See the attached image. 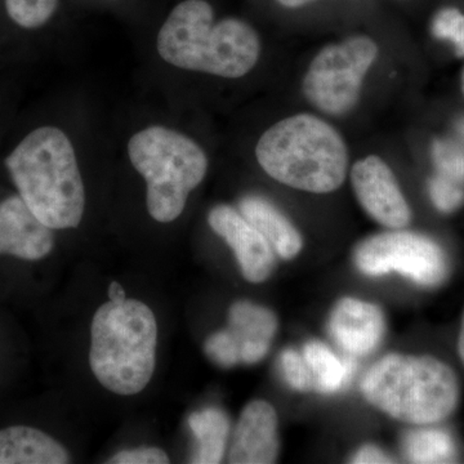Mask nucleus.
Instances as JSON below:
<instances>
[{
    "mask_svg": "<svg viewBox=\"0 0 464 464\" xmlns=\"http://www.w3.org/2000/svg\"><path fill=\"white\" fill-rule=\"evenodd\" d=\"M16 194L52 230L75 228L84 215L83 179L72 142L56 127H41L24 137L5 158Z\"/></svg>",
    "mask_w": 464,
    "mask_h": 464,
    "instance_id": "f257e3e1",
    "label": "nucleus"
},
{
    "mask_svg": "<svg viewBox=\"0 0 464 464\" xmlns=\"http://www.w3.org/2000/svg\"><path fill=\"white\" fill-rule=\"evenodd\" d=\"M259 51L257 33L248 24L227 18L213 25L206 0L179 3L158 35L159 54L170 65L224 78L248 74Z\"/></svg>",
    "mask_w": 464,
    "mask_h": 464,
    "instance_id": "f03ea898",
    "label": "nucleus"
},
{
    "mask_svg": "<svg viewBox=\"0 0 464 464\" xmlns=\"http://www.w3.org/2000/svg\"><path fill=\"white\" fill-rule=\"evenodd\" d=\"M256 155L266 173L297 190L328 194L346 179L343 140L314 115L290 116L275 124L259 140Z\"/></svg>",
    "mask_w": 464,
    "mask_h": 464,
    "instance_id": "7ed1b4c3",
    "label": "nucleus"
},
{
    "mask_svg": "<svg viewBox=\"0 0 464 464\" xmlns=\"http://www.w3.org/2000/svg\"><path fill=\"white\" fill-rule=\"evenodd\" d=\"M157 341V319L148 304L136 299L106 302L91 325L94 377L116 395H137L154 374Z\"/></svg>",
    "mask_w": 464,
    "mask_h": 464,
    "instance_id": "20e7f679",
    "label": "nucleus"
},
{
    "mask_svg": "<svg viewBox=\"0 0 464 464\" xmlns=\"http://www.w3.org/2000/svg\"><path fill=\"white\" fill-rule=\"evenodd\" d=\"M362 392L383 413L417 426L441 422L459 399L456 374L447 364L400 353L384 356L366 372Z\"/></svg>",
    "mask_w": 464,
    "mask_h": 464,
    "instance_id": "39448f33",
    "label": "nucleus"
},
{
    "mask_svg": "<svg viewBox=\"0 0 464 464\" xmlns=\"http://www.w3.org/2000/svg\"><path fill=\"white\" fill-rule=\"evenodd\" d=\"M128 154L148 183L150 216L161 224L179 218L188 195L206 177L208 159L188 137L164 127L134 134Z\"/></svg>",
    "mask_w": 464,
    "mask_h": 464,
    "instance_id": "423d86ee",
    "label": "nucleus"
},
{
    "mask_svg": "<svg viewBox=\"0 0 464 464\" xmlns=\"http://www.w3.org/2000/svg\"><path fill=\"white\" fill-rule=\"evenodd\" d=\"M377 56V44L368 36L324 48L304 81L307 100L326 114H346L356 105L362 81Z\"/></svg>",
    "mask_w": 464,
    "mask_h": 464,
    "instance_id": "0eeeda50",
    "label": "nucleus"
},
{
    "mask_svg": "<svg viewBox=\"0 0 464 464\" xmlns=\"http://www.w3.org/2000/svg\"><path fill=\"white\" fill-rule=\"evenodd\" d=\"M355 262L360 271L371 276L390 273L404 275L420 285L444 282L448 259L438 243L408 231L384 232L357 246Z\"/></svg>",
    "mask_w": 464,
    "mask_h": 464,
    "instance_id": "6e6552de",
    "label": "nucleus"
},
{
    "mask_svg": "<svg viewBox=\"0 0 464 464\" xmlns=\"http://www.w3.org/2000/svg\"><path fill=\"white\" fill-rule=\"evenodd\" d=\"M353 190L365 212L389 228L405 227L411 212L389 166L378 157L357 161L351 170Z\"/></svg>",
    "mask_w": 464,
    "mask_h": 464,
    "instance_id": "1a4fd4ad",
    "label": "nucleus"
},
{
    "mask_svg": "<svg viewBox=\"0 0 464 464\" xmlns=\"http://www.w3.org/2000/svg\"><path fill=\"white\" fill-rule=\"evenodd\" d=\"M208 224L234 250L243 276L250 283H264L275 266L274 248L267 239L237 209L217 206Z\"/></svg>",
    "mask_w": 464,
    "mask_h": 464,
    "instance_id": "9d476101",
    "label": "nucleus"
},
{
    "mask_svg": "<svg viewBox=\"0 0 464 464\" xmlns=\"http://www.w3.org/2000/svg\"><path fill=\"white\" fill-rule=\"evenodd\" d=\"M54 234L36 218L20 195L0 200V258L39 262L51 255Z\"/></svg>",
    "mask_w": 464,
    "mask_h": 464,
    "instance_id": "9b49d317",
    "label": "nucleus"
},
{
    "mask_svg": "<svg viewBox=\"0 0 464 464\" xmlns=\"http://www.w3.org/2000/svg\"><path fill=\"white\" fill-rule=\"evenodd\" d=\"M277 415L264 400L250 402L241 411L235 430L228 462L232 464H271L279 456Z\"/></svg>",
    "mask_w": 464,
    "mask_h": 464,
    "instance_id": "f8f14e48",
    "label": "nucleus"
},
{
    "mask_svg": "<svg viewBox=\"0 0 464 464\" xmlns=\"http://www.w3.org/2000/svg\"><path fill=\"white\" fill-rule=\"evenodd\" d=\"M384 316L374 304L343 298L333 308L329 333L335 343L351 356L373 353L383 338Z\"/></svg>",
    "mask_w": 464,
    "mask_h": 464,
    "instance_id": "ddd939ff",
    "label": "nucleus"
},
{
    "mask_svg": "<svg viewBox=\"0 0 464 464\" xmlns=\"http://www.w3.org/2000/svg\"><path fill=\"white\" fill-rule=\"evenodd\" d=\"M228 331L240 347V362L256 364L261 362L277 331V319L273 311L248 301L232 304L228 311Z\"/></svg>",
    "mask_w": 464,
    "mask_h": 464,
    "instance_id": "4468645a",
    "label": "nucleus"
},
{
    "mask_svg": "<svg viewBox=\"0 0 464 464\" xmlns=\"http://www.w3.org/2000/svg\"><path fill=\"white\" fill-rule=\"evenodd\" d=\"M63 445L47 432L25 424L0 429V464H66Z\"/></svg>",
    "mask_w": 464,
    "mask_h": 464,
    "instance_id": "2eb2a0df",
    "label": "nucleus"
},
{
    "mask_svg": "<svg viewBox=\"0 0 464 464\" xmlns=\"http://www.w3.org/2000/svg\"><path fill=\"white\" fill-rule=\"evenodd\" d=\"M239 207L241 215L264 235L280 257L298 256L304 246L301 234L274 204L261 197H246Z\"/></svg>",
    "mask_w": 464,
    "mask_h": 464,
    "instance_id": "dca6fc26",
    "label": "nucleus"
},
{
    "mask_svg": "<svg viewBox=\"0 0 464 464\" xmlns=\"http://www.w3.org/2000/svg\"><path fill=\"white\" fill-rule=\"evenodd\" d=\"M188 426L198 440L192 463L216 464L224 458L230 420L221 409L208 408L188 418Z\"/></svg>",
    "mask_w": 464,
    "mask_h": 464,
    "instance_id": "f3484780",
    "label": "nucleus"
},
{
    "mask_svg": "<svg viewBox=\"0 0 464 464\" xmlns=\"http://www.w3.org/2000/svg\"><path fill=\"white\" fill-rule=\"evenodd\" d=\"M304 356L315 380V387L322 392L331 393L341 390L355 371L353 360L341 359L320 342L307 343Z\"/></svg>",
    "mask_w": 464,
    "mask_h": 464,
    "instance_id": "a211bd4d",
    "label": "nucleus"
},
{
    "mask_svg": "<svg viewBox=\"0 0 464 464\" xmlns=\"http://www.w3.org/2000/svg\"><path fill=\"white\" fill-rule=\"evenodd\" d=\"M405 453L413 463H449L456 458V447L447 432L418 430L405 439Z\"/></svg>",
    "mask_w": 464,
    "mask_h": 464,
    "instance_id": "6ab92c4d",
    "label": "nucleus"
},
{
    "mask_svg": "<svg viewBox=\"0 0 464 464\" xmlns=\"http://www.w3.org/2000/svg\"><path fill=\"white\" fill-rule=\"evenodd\" d=\"M58 0H5L8 16L24 29H36L47 23L54 11Z\"/></svg>",
    "mask_w": 464,
    "mask_h": 464,
    "instance_id": "aec40b11",
    "label": "nucleus"
},
{
    "mask_svg": "<svg viewBox=\"0 0 464 464\" xmlns=\"http://www.w3.org/2000/svg\"><path fill=\"white\" fill-rule=\"evenodd\" d=\"M433 163L439 174L451 181L464 183V148L450 141H435L432 148Z\"/></svg>",
    "mask_w": 464,
    "mask_h": 464,
    "instance_id": "412c9836",
    "label": "nucleus"
},
{
    "mask_svg": "<svg viewBox=\"0 0 464 464\" xmlns=\"http://www.w3.org/2000/svg\"><path fill=\"white\" fill-rule=\"evenodd\" d=\"M432 33L438 39L453 43L458 56L464 57V14L459 9H441L433 18Z\"/></svg>",
    "mask_w": 464,
    "mask_h": 464,
    "instance_id": "4be33fe9",
    "label": "nucleus"
},
{
    "mask_svg": "<svg viewBox=\"0 0 464 464\" xmlns=\"http://www.w3.org/2000/svg\"><path fill=\"white\" fill-rule=\"evenodd\" d=\"M207 356L222 368H232L240 362V347L231 332L221 331L210 335L206 342Z\"/></svg>",
    "mask_w": 464,
    "mask_h": 464,
    "instance_id": "5701e85b",
    "label": "nucleus"
},
{
    "mask_svg": "<svg viewBox=\"0 0 464 464\" xmlns=\"http://www.w3.org/2000/svg\"><path fill=\"white\" fill-rule=\"evenodd\" d=\"M284 377L292 389L298 391L313 390L315 387V380L311 373L304 356L299 355L297 351L285 350L280 357Z\"/></svg>",
    "mask_w": 464,
    "mask_h": 464,
    "instance_id": "b1692460",
    "label": "nucleus"
},
{
    "mask_svg": "<svg viewBox=\"0 0 464 464\" xmlns=\"http://www.w3.org/2000/svg\"><path fill=\"white\" fill-rule=\"evenodd\" d=\"M430 195L435 207L444 213L454 212L464 201L462 186L441 174L433 177L430 181Z\"/></svg>",
    "mask_w": 464,
    "mask_h": 464,
    "instance_id": "393cba45",
    "label": "nucleus"
},
{
    "mask_svg": "<svg viewBox=\"0 0 464 464\" xmlns=\"http://www.w3.org/2000/svg\"><path fill=\"white\" fill-rule=\"evenodd\" d=\"M169 457L159 448H139L116 453L108 463L114 464H167Z\"/></svg>",
    "mask_w": 464,
    "mask_h": 464,
    "instance_id": "a878e982",
    "label": "nucleus"
},
{
    "mask_svg": "<svg viewBox=\"0 0 464 464\" xmlns=\"http://www.w3.org/2000/svg\"><path fill=\"white\" fill-rule=\"evenodd\" d=\"M393 460L387 457L380 448L374 445L362 447L353 458V463L356 464H384L392 463Z\"/></svg>",
    "mask_w": 464,
    "mask_h": 464,
    "instance_id": "bb28decb",
    "label": "nucleus"
},
{
    "mask_svg": "<svg viewBox=\"0 0 464 464\" xmlns=\"http://www.w3.org/2000/svg\"><path fill=\"white\" fill-rule=\"evenodd\" d=\"M109 298L111 302H116V304H121V302H124L127 297H125V292L121 284L118 282H112L109 286Z\"/></svg>",
    "mask_w": 464,
    "mask_h": 464,
    "instance_id": "cd10ccee",
    "label": "nucleus"
},
{
    "mask_svg": "<svg viewBox=\"0 0 464 464\" xmlns=\"http://www.w3.org/2000/svg\"><path fill=\"white\" fill-rule=\"evenodd\" d=\"M277 2L284 5V7L297 8L301 7V5H306L308 2H311V0H277Z\"/></svg>",
    "mask_w": 464,
    "mask_h": 464,
    "instance_id": "c85d7f7f",
    "label": "nucleus"
},
{
    "mask_svg": "<svg viewBox=\"0 0 464 464\" xmlns=\"http://www.w3.org/2000/svg\"><path fill=\"white\" fill-rule=\"evenodd\" d=\"M458 353H459L460 360H462L464 364V315L462 326H460L459 340H458Z\"/></svg>",
    "mask_w": 464,
    "mask_h": 464,
    "instance_id": "c756f323",
    "label": "nucleus"
},
{
    "mask_svg": "<svg viewBox=\"0 0 464 464\" xmlns=\"http://www.w3.org/2000/svg\"><path fill=\"white\" fill-rule=\"evenodd\" d=\"M457 130L458 133L462 136V139L464 140V119L463 121H460L459 123L457 124Z\"/></svg>",
    "mask_w": 464,
    "mask_h": 464,
    "instance_id": "7c9ffc66",
    "label": "nucleus"
},
{
    "mask_svg": "<svg viewBox=\"0 0 464 464\" xmlns=\"http://www.w3.org/2000/svg\"><path fill=\"white\" fill-rule=\"evenodd\" d=\"M462 91H463V94H464V72H463V75H462Z\"/></svg>",
    "mask_w": 464,
    "mask_h": 464,
    "instance_id": "2f4dec72",
    "label": "nucleus"
}]
</instances>
